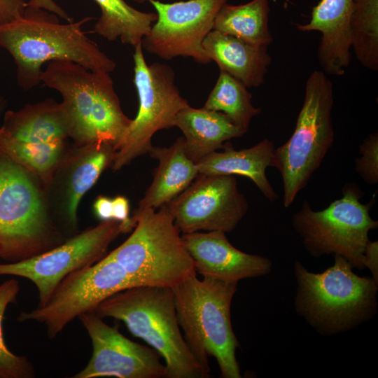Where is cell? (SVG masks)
<instances>
[{
	"label": "cell",
	"instance_id": "obj_11",
	"mask_svg": "<svg viewBox=\"0 0 378 378\" xmlns=\"http://www.w3.org/2000/svg\"><path fill=\"white\" fill-rule=\"evenodd\" d=\"M135 286L125 270L106 255L93 265L68 274L44 306L21 312L18 320L44 324L48 336L53 338L76 317L93 312L111 295Z\"/></svg>",
	"mask_w": 378,
	"mask_h": 378
},
{
	"label": "cell",
	"instance_id": "obj_32",
	"mask_svg": "<svg viewBox=\"0 0 378 378\" xmlns=\"http://www.w3.org/2000/svg\"><path fill=\"white\" fill-rule=\"evenodd\" d=\"M363 265L368 268L372 277L378 281V241L369 240L364 251Z\"/></svg>",
	"mask_w": 378,
	"mask_h": 378
},
{
	"label": "cell",
	"instance_id": "obj_16",
	"mask_svg": "<svg viewBox=\"0 0 378 378\" xmlns=\"http://www.w3.org/2000/svg\"><path fill=\"white\" fill-rule=\"evenodd\" d=\"M196 273L202 276L237 281L268 274L271 260L235 248L222 231L195 232L181 235Z\"/></svg>",
	"mask_w": 378,
	"mask_h": 378
},
{
	"label": "cell",
	"instance_id": "obj_34",
	"mask_svg": "<svg viewBox=\"0 0 378 378\" xmlns=\"http://www.w3.org/2000/svg\"><path fill=\"white\" fill-rule=\"evenodd\" d=\"M27 4V6L39 8L53 13L68 22L73 21L72 18L54 0H29Z\"/></svg>",
	"mask_w": 378,
	"mask_h": 378
},
{
	"label": "cell",
	"instance_id": "obj_14",
	"mask_svg": "<svg viewBox=\"0 0 378 378\" xmlns=\"http://www.w3.org/2000/svg\"><path fill=\"white\" fill-rule=\"evenodd\" d=\"M147 1L156 10L157 20L141 41L143 50L164 59L184 56L201 64L211 62L202 43L227 0Z\"/></svg>",
	"mask_w": 378,
	"mask_h": 378
},
{
	"label": "cell",
	"instance_id": "obj_35",
	"mask_svg": "<svg viewBox=\"0 0 378 378\" xmlns=\"http://www.w3.org/2000/svg\"><path fill=\"white\" fill-rule=\"evenodd\" d=\"M94 209L97 216L103 221L113 219L112 200L99 196L94 202Z\"/></svg>",
	"mask_w": 378,
	"mask_h": 378
},
{
	"label": "cell",
	"instance_id": "obj_12",
	"mask_svg": "<svg viewBox=\"0 0 378 378\" xmlns=\"http://www.w3.org/2000/svg\"><path fill=\"white\" fill-rule=\"evenodd\" d=\"M134 226V221L104 220L34 257L0 263V275L18 276L31 281L38 291V307H43L65 276L101 260L109 244L120 234L130 231Z\"/></svg>",
	"mask_w": 378,
	"mask_h": 378
},
{
	"label": "cell",
	"instance_id": "obj_4",
	"mask_svg": "<svg viewBox=\"0 0 378 378\" xmlns=\"http://www.w3.org/2000/svg\"><path fill=\"white\" fill-rule=\"evenodd\" d=\"M237 281L192 275L172 288L178 325L193 356L209 374L213 356L223 378H240L236 358L238 340L231 323L230 307Z\"/></svg>",
	"mask_w": 378,
	"mask_h": 378
},
{
	"label": "cell",
	"instance_id": "obj_19",
	"mask_svg": "<svg viewBox=\"0 0 378 378\" xmlns=\"http://www.w3.org/2000/svg\"><path fill=\"white\" fill-rule=\"evenodd\" d=\"M224 150L214 151L196 163L198 173L204 175H241L251 179L270 202L279 195L266 176L275 150L273 141L264 139L255 146L235 150L225 143Z\"/></svg>",
	"mask_w": 378,
	"mask_h": 378
},
{
	"label": "cell",
	"instance_id": "obj_6",
	"mask_svg": "<svg viewBox=\"0 0 378 378\" xmlns=\"http://www.w3.org/2000/svg\"><path fill=\"white\" fill-rule=\"evenodd\" d=\"M333 88L321 70L308 77L304 102L290 137L275 148L271 167L280 173L283 204L288 208L320 167L334 141Z\"/></svg>",
	"mask_w": 378,
	"mask_h": 378
},
{
	"label": "cell",
	"instance_id": "obj_15",
	"mask_svg": "<svg viewBox=\"0 0 378 378\" xmlns=\"http://www.w3.org/2000/svg\"><path fill=\"white\" fill-rule=\"evenodd\" d=\"M78 318L91 340L92 354L88 365L74 378L167 377L165 365L155 349L125 337L93 312Z\"/></svg>",
	"mask_w": 378,
	"mask_h": 378
},
{
	"label": "cell",
	"instance_id": "obj_21",
	"mask_svg": "<svg viewBox=\"0 0 378 378\" xmlns=\"http://www.w3.org/2000/svg\"><path fill=\"white\" fill-rule=\"evenodd\" d=\"M173 126L182 131L186 153L195 164L210 153L223 149L227 141L246 133L221 112L203 107L195 108L189 105L177 113Z\"/></svg>",
	"mask_w": 378,
	"mask_h": 378
},
{
	"label": "cell",
	"instance_id": "obj_2",
	"mask_svg": "<svg viewBox=\"0 0 378 378\" xmlns=\"http://www.w3.org/2000/svg\"><path fill=\"white\" fill-rule=\"evenodd\" d=\"M333 265L322 272L309 271L296 261L295 311L323 335L349 331L370 320L377 313L378 281L360 276L352 265L332 255Z\"/></svg>",
	"mask_w": 378,
	"mask_h": 378
},
{
	"label": "cell",
	"instance_id": "obj_36",
	"mask_svg": "<svg viewBox=\"0 0 378 378\" xmlns=\"http://www.w3.org/2000/svg\"><path fill=\"white\" fill-rule=\"evenodd\" d=\"M4 105H5V103H4V99L0 97V114L4 108Z\"/></svg>",
	"mask_w": 378,
	"mask_h": 378
},
{
	"label": "cell",
	"instance_id": "obj_18",
	"mask_svg": "<svg viewBox=\"0 0 378 378\" xmlns=\"http://www.w3.org/2000/svg\"><path fill=\"white\" fill-rule=\"evenodd\" d=\"M202 46L220 71L234 77L246 88H257L265 81L272 57L267 46H258L212 29Z\"/></svg>",
	"mask_w": 378,
	"mask_h": 378
},
{
	"label": "cell",
	"instance_id": "obj_29",
	"mask_svg": "<svg viewBox=\"0 0 378 378\" xmlns=\"http://www.w3.org/2000/svg\"><path fill=\"white\" fill-rule=\"evenodd\" d=\"M19 282L13 279L0 285V378H32L34 369L28 359L10 351L5 344L3 320L7 307L16 303Z\"/></svg>",
	"mask_w": 378,
	"mask_h": 378
},
{
	"label": "cell",
	"instance_id": "obj_28",
	"mask_svg": "<svg viewBox=\"0 0 378 378\" xmlns=\"http://www.w3.org/2000/svg\"><path fill=\"white\" fill-rule=\"evenodd\" d=\"M64 141L27 143L0 132V153L20 164L30 173L45 177L57 164Z\"/></svg>",
	"mask_w": 378,
	"mask_h": 378
},
{
	"label": "cell",
	"instance_id": "obj_17",
	"mask_svg": "<svg viewBox=\"0 0 378 378\" xmlns=\"http://www.w3.org/2000/svg\"><path fill=\"white\" fill-rule=\"evenodd\" d=\"M352 4L353 0H320L309 22L296 24L300 31L321 32L318 59L326 75L343 76L349 64Z\"/></svg>",
	"mask_w": 378,
	"mask_h": 378
},
{
	"label": "cell",
	"instance_id": "obj_1",
	"mask_svg": "<svg viewBox=\"0 0 378 378\" xmlns=\"http://www.w3.org/2000/svg\"><path fill=\"white\" fill-rule=\"evenodd\" d=\"M57 16L27 6L21 18L0 24V47L12 56L18 83L25 91L40 84L42 66L52 61H69L94 71L115 69V62L83 30L91 17L63 24Z\"/></svg>",
	"mask_w": 378,
	"mask_h": 378
},
{
	"label": "cell",
	"instance_id": "obj_9",
	"mask_svg": "<svg viewBox=\"0 0 378 378\" xmlns=\"http://www.w3.org/2000/svg\"><path fill=\"white\" fill-rule=\"evenodd\" d=\"M342 192L341 198L321 211L313 210L304 200L292 225L312 257L339 255L354 268L363 270L369 232L378 227V221L370 215L372 202H360L363 192L356 184H345Z\"/></svg>",
	"mask_w": 378,
	"mask_h": 378
},
{
	"label": "cell",
	"instance_id": "obj_22",
	"mask_svg": "<svg viewBox=\"0 0 378 378\" xmlns=\"http://www.w3.org/2000/svg\"><path fill=\"white\" fill-rule=\"evenodd\" d=\"M0 132L34 144L64 141L69 137V125L62 105L52 99L6 112Z\"/></svg>",
	"mask_w": 378,
	"mask_h": 378
},
{
	"label": "cell",
	"instance_id": "obj_27",
	"mask_svg": "<svg viewBox=\"0 0 378 378\" xmlns=\"http://www.w3.org/2000/svg\"><path fill=\"white\" fill-rule=\"evenodd\" d=\"M351 47L359 62L378 70V0H353L350 17Z\"/></svg>",
	"mask_w": 378,
	"mask_h": 378
},
{
	"label": "cell",
	"instance_id": "obj_7",
	"mask_svg": "<svg viewBox=\"0 0 378 378\" xmlns=\"http://www.w3.org/2000/svg\"><path fill=\"white\" fill-rule=\"evenodd\" d=\"M132 234L106 255L118 263L137 286L173 288L196 274L180 232L166 205L158 211L136 209Z\"/></svg>",
	"mask_w": 378,
	"mask_h": 378
},
{
	"label": "cell",
	"instance_id": "obj_31",
	"mask_svg": "<svg viewBox=\"0 0 378 378\" xmlns=\"http://www.w3.org/2000/svg\"><path fill=\"white\" fill-rule=\"evenodd\" d=\"M27 7L24 0H0V24L21 18Z\"/></svg>",
	"mask_w": 378,
	"mask_h": 378
},
{
	"label": "cell",
	"instance_id": "obj_25",
	"mask_svg": "<svg viewBox=\"0 0 378 378\" xmlns=\"http://www.w3.org/2000/svg\"><path fill=\"white\" fill-rule=\"evenodd\" d=\"M82 148V153L71 169L66 185V214L73 225L77 221V209L81 198L103 171L112 165L116 152L114 146L108 144H94Z\"/></svg>",
	"mask_w": 378,
	"mask_h": 378
},
{
	"label": "cell",
	"instance_id": "obj_26",
	"mask_svg": "<svg viewBox=\"0 0 378 378\" xmlns=\"http://www.w3.org/2000/svg\"><path fill=\"white\" fill-rule=\"evenodd\" d=\"M251 99V94L243 83L220 71L203 108L224 113L237 127L247 132L251 120L262 112Z\"/></svg>",
	"mask_w": 378,
	"mask_h": 378
},
{
	"label": "cell",
	"instance_id": "obj_10",
	"mask_svg": "<svg viewBox=\"0 0 378 378\" xmlns=\"http://www.w3.org/2000/svg\"><path fill=\"white\" fill-rule=\"evenodd\" d=\"M134 48L133 82L138 94L139 110L116 147L111 165L113 170L120 169L136 158L148 153L153 146V135L174 127L177 113L189 105L175 85L173 69L158 62L148 65L141 43Z\"/></svg>",
	"mask_w": 378,
	"mask_h": 378
},
{
	"label": "cell",
	"instance_id": "obj_23",
	"mask_svg": "<svg viewBox=\"0 0 378 378\" xmlns=\"http://www.w3.org/2000/svg\"><path fill=\"white\" fill-rule=\"evenodd\" d=\"M93 1L99 6L101 15L91 32L110 41L120 39L122 43L135 47L157 20L155 13L139 11L124 0Z\"/></svg>",
	"mask_w": 378,
	"mask_h": 378
},
{
	"label": "cell",
	"instance_id": "obj_8",
	"mask_svg": "<svg viewBox=\"0 0 378 378\" xmlns=\"http://www.w3.org/2000/svg\"><path fill=\"white\" fill-rule=\"evenodd\" d=\"M60 237L30 172L0 153V258H30L61 244Z\"/></svg>",
	"mask_w": 378,
	"mask_h": 378
},
{
	"label": "cell",
	"instance_id": "obj_33",
	"mask_svg": "<svg viewBox=\"0 0 378 378\" xmlns=\"http://www.w3.org/2000/svg\"><path fill=\"white\" fill-rule=\"evenodd\" d=\"M113 219L130 223L134 220L129 218L130 205L127 199L123 196H118L112 200Z\"/></svg>",
	"mask_w": 378,
	"mask_h": 378
},
{
	"label": "cell",
	"instance_id": "obj_24",
	"mask_svg": "<svg viewBox=\"0 0 378 378\" xmlns=\"http://www.w3.org/2000/svg\"><path fill=\"white\" fill-rule=\"evenodd\" d=\"M270 10L268 0L236 6L225 3L216 14L212 29L255 46H268L273 41L268 25Z\"/></svg>",
	"mask_w": 378,
	"mask_h": 378
},
{
	"label": "cell",
	"instance_id": "obj_30",
	"mask_svg": "<svg viewBox=\"0 0 378 378\" xmlns=\"http://www.w3.org/2000/svg\"><path fill=\"white\" fill-rule=\"evenodd\" d=\"M360 158L355 160V169L363 181L370 185L378 183V133L373 132L359 146Z\"/></svg>",
	"mask_w": 378,
	"mask_h": 378
},
{
	"label": "cell",
	"instance_id": "obj_3",
	"mask_svg": "<svg viewBox=\"0 0 378 378\" xmlns=\"http://www.w3.org/2000/svg\"><path fill=\"white\" fill-rule=\"evenodd\" d=\"M41 83L61 94L69 137L78 147L108 144L116 149L132 120L122 110L109 73L52 61L43 70Z\"/></svg>",
	"mask_w": 378,
	"mask_h": 378
},
{
	"label": "cell",
	"instance_id": "obj_5",
	"mask_svg": "<svg viewBox=\"0 0 378 378\" xmlns=\"http://www.w3.org/2000/svg\"><path fill=\"white\" fill-rule=\"evenodd\" d=\"M101 318L124 322L130 332L144 340L164 360L167 378H205L178 323L172 288L140 286L119 291L93 311Z\"/></svg>",
	"mask_w": 378,
	"mask_h": 378
},
{
	"label": "cell",
	"instance_id": "obj_13",
	"mask_svg": "<svg viewBox=\"0 0 378 378\" xmlns=\"http://www.w3.org/2000/svg\"><path fill=\"white\" fill-rule=\"evenodd\" d=\"M166 206L183 234L200 230L230 232L248 209L234 176L200 174Z\"/></svg>",
	"mask_w": 378,
	"mask_h": 378
},
{
	"label": "cell",
	"instance_id": "obj_20",
	"mask_svg": "<svg viewBox=\"0 0 378 378\" xmlns=\"http://www.w3.org/2000/svg\"><path fill=\"white\" fill-rule=\"evenodd\" d=\"M148 153L159 162L153 180L140 200L138 209H159L176 197L199 174L196 164L186 155L183 137L168 148L152 146Z\"/></svg>",
	"mask_w": 378,
	"mask_h": 378
}]
</instances>
